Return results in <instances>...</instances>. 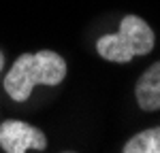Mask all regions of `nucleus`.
Returning <instances> with one entry per match:
<instances>
[{
    "label": "nucleus",
    "instance_id": "obj_1",
    "mask_svg": "<svg viewBox=\"0 0 160 153\" xmlns=\"http://www.w3.org/2000/svg\"><path fill=\"white\" fill-rule=\"evenodd\" d=\"M66 76V62L60 53L43 49L22 53L4 76V89L17 102H26L37 85H60Z\"/></svg>",
    "mask_w": 160,
    "mask_h": 153
},
{
    "label": "nucleus",
    "instance_id": "obj_2",
    "mask_svg": "<svg viewBox=\"0 0 160 153\" xmlns=\"http://www.w3.org/2000/svg\"><path fill=\"white\" fill-rule=\"evenodd\" d=\"M154 30L139 15H126L120 21V30L115 34H105L96 43L100 58L109 62L126 64L137 55H148L154 49Z\"/></svg>",
    "mask_w": 160,
    "mask_h": 153
},
{
    "label": "nucleus",
    "instance_id": "obj_3",
    "mask_svg": "<svg viewBox=\"0 0 160 153\" xmlns=\"http://www.w3.org/2000/svg\"><path fill=\"white\" fill-rule=\"evenodd\" d=\"M0 147L7 153H24L28 149L45 151L47 138L38 128L19 119H7L0 126Z\"/></svg>",
    "mask_w": 160,
    "mask_h": 153
},
{
    "label": "nucleus",
    "instance_id": "obj_4",
    "mask_svg": "<svg viewBox=\"0 0 160 153\" xmlns=\"http://www.w3.org/2000/svg\"><path fill=\"white\" fill-rule=\"evenodd\" d=\"M135 96H137V104L143 111H160V62L152 64L139 76Z\"/></svg>",
    "mask_w": 160,
    "mask_h": 153
},
{
    "label": "nucleus",
    "instance_id": "obj_5",
    "mask_svg": "<svg viewBox=\"0 0 160 153\" xmlns=\"http://www.w3.org/2000/svg\"><path fill=\"white\" fill-rule=\"evenodd\" d=\"M124 153H160V126L135 134L124 145Z\"/></svg>",
    "mask_w": 160,
    "mask_h": 153
},
{
    "label": "nucleus",
    "instance_id": "obj_6",
    "mask_svg": "<svg viewBox=\"0 0 160 153\" xmlns=\"http://www.w3.org/2000/svg\"><path fill=\"white\" fill-rule=\"evenodd\" d=\"M2 66H4V55H2V51H0V72H2Z\"/></svg>",
    "mask_w": 160,
    "mask_h": 153
}]
</instances>
